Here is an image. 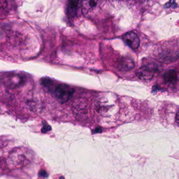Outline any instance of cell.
Wrapping results in <instances>:
<instances>
[{
	"mask_svg": "<svg viewBox=\"0 0 179 179\" xmlns=\"http://www.w3.org/2000/svg\"><path fill=\"white\" fill-rule=\"evenodd\" d=\"M4 85L10 88H16L22 86L26 82V77L23 75L9 73L3 75L0 79Z\"/></svg>",
	"mask_w": 179,
	"mask_h": 179,
	"instance_id": "1",
	"label": "cell"
},
{
	"mask_svg": "<svg viewBox=\"0 0 179 179\" xmlns=\"http://www.w3.org/2000/svg\"><path fill=\"white\" fill-rule=\"evenodd\" d=\"M105 0H82V12L86 17H93L99 11Z\"/></svg>",
	"mask_w": 179,
	"mask_h": 179,
	"instance_id": "2",
	"label": "cell"
},
{
	"mask_svg": "<svg viewBox=\"0 0 179 179\" xmlns=\"http://www.w3.org/2000/svg\"><path fill=\"white\" fill-rule=\"evenodd\" d=\"M74 93V89L66 84L57 85L54 91L55 97L61 103L67 102L71 98Z\"/></svg>",
	"mask_w": 179,
	"mask_h": 179,
	"instance_id": "3",
	"label": "cell"
},
{
	"mask_svg": "<svg viewBox=\"0 0 179 179\" xmlns=\"http://www.w3.org/2000/svg\"><path fill=\"white\" fill-rule=\"evenodd\" d=\"M156 68L152 65H145L141 67L136 73L140 80H150L153 78Z\"/></svg>",
	"mask_w": 179,
	"mask_h": 179,
	"instance_id": "4",
	"label": "cell"
},
{
	"mask_svg": "<svg viewBox=\"0 0 179 179\" xmlns=\"http://www.w3.org/2000/svg\"><path fill=\"white\" fill-rule=\"evenodd\" d=\"M122 39L131 49H136L139 47V38L134 32H129L125 34L122 37Z\"/></svg>",
	"mask_w": 179,
	"mask_h": 179,
	"instance_id": "5",
	"label": "cell"
},
{
	"mask_svg": "<svg viewBox=\"0 0 179 179\" xmlns=\"http://www.w3.org/2000/svg\"><path fill=\"white\" fill-rule=\"evenodd\" d=\"M79 0H68L66 12L69 17L73 18L77 13Z\"/></svg>",
	"mask_w": 179,
	"mask_h": 179,
	"instance_id": "6",
	"label": "cell"
},
{
	"mask_svg": "<svg viewBox=\"0 0 179 179\" xmlns=\"http://www.w3.org/2000/svg\"><path fill=\"white\" fill-rule=\"evenodd\" d=\"M163 78L165 82L172 85H175L178 81V75L176 70H168L163 75Z\"/></svg>",
	"mask_w": 179,
	"mask_h": 179,
	"instance_id": "7",
	"label": "cell"
},
{
	"mask_svg": "<svg viewBox=\"0 0 179 179\" xmlns=\"http://www.w3.org/2000/svg\"><path fill=\"white\" fill-rule=\"evenodd\" d=\"M134 66V62L128 58H123L120 60L119 67L120 70L123 71H130Z\"/></svg>",
	"mask_w": 179,
	"mask_h": 179,
	"instance_id": "8",
	"label": "cell"
},
{
	"mask_svg": "<svg viewBox=\"0 0 179 179\" xmlns=\"http://www.w3.org/2000/svg\"><path fill=\"white\" fill-rule=\"evenodd\" d=\"M41 82L42 84L48 90L52 91V89H53V84L54 82L51 79L49 78H43L41 80Z\"/></svg>",
	"mask_w": 179,
	"mask_h": 179,
	"instance_id": "9",
	"label": "cell"
},
{
	"mask_svg": "<svg viewBox=\"0 0 179 179\" xmlns=\"http://www.w3.org/2000/svg\"><path fill=\"white\" fill-rule=\"evenodd\" d=\"M129 0H110V2L113 5H120L123 4H125Z\"/></svg>",
	"mask_w": 179,
	"mask_h": 179,
	"instance_id": "10",
	"label": "cell"
},
{
	"mask_svg": "<svg viewBox=\"0 0 179 179\" xmlns=\"http://www.w3.org/2000/svg\"><path fill=\"white\" fill-rule=\"evenodd\" d=\"M177 4L176 3V0H170L169 2L167 3L165 5V7L167 8H169L172 7L173 8H177Z\"/></svg>",
	"mask_w": 179,
	"mask_h": 179,
	"instance_id": "11",
	"label": "cell"
},
{
	"mask_svg": "<svg viewBox=\"0 0 179 179\" xmlns=\"http://www.w3.org/2000/svg\"><path fill=\"white\" fill-rule=\"evenodd\" d=\"M8 6V3L6 0H0V9L4 10Z\"/></svg>",
	"mask_w": 179,
	"mask_h": 179,
	"instance_id": "12",
	"label": "cell"
},
{
	"mask_svg": "<svg viewBox=\"0 0 179 179\" xmlns=\"http://www.w3.org/2000/svg\"><path fill=\"white\" fill-rule=\"evenodd\" d=\"M51 127L50 126L46 125L45 126H44L42 129V132L43 133H46L47 132H48L49 131L51 130Z\"/></svg>",
	"mask_w": 179,
	"mask_h": 179,
	"instance_id": "13",
	"label": "cell"
},
{
	"mask_svg": "<svg viewBox=\"0 0 179 179\" xmlns=\"http://www.w3.org/2000/svg\"><path fill=\"white\" fill-rule=\"evenodd\" d=\"M39 176L43 177V178H46L48 176V174L45 171L42 170L40 171V172L38 173Z\"/></svg>",
	"mask_w": 179,
	"mask_h": 179,
	"instance_id": "14",
	"label": "cell"
},
{
	"mask_svg": "<svg viewBox=\"0 0 179 179\" xmlns=\"http://www.w3.org/2000/svg\"><path fill=\"white\" fill-rule=\"evenodd\" d=\"M102 131V129L100 127H97L95 129V132L96 133H100Z\"/></svg>",
	"mask_w": 179,
	"mask_h": 179,
	"instance_id": "15",
	"label": "cell"
},
{
	"mask_svg": "<svg viewBox=\"0 0 179 179\" xmlns=\"http://www.w3.org/2000/svg\"><path fill=\"white\" fill-rule=\"evenodd\" d=\"M179 111H178L177 112H176V123H177V125L178 126L179 125Z\"/></svg>",
	"mask_w": 179,
	"mask_h": 179,
	"instance_id": "16",
	"label": "cell"
}]
</instances>
